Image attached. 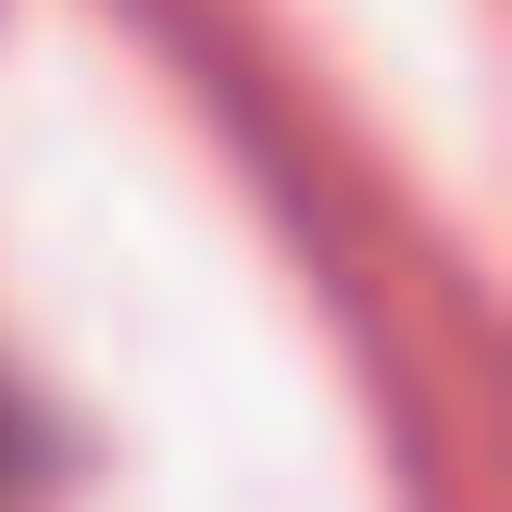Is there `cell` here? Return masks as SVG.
Masks as SVG:
<instances>
[{"instance_id": "1", "label": "cell", "mask_w": 512, "mask_h": 512, "mask_svg": "<svg viewBox=\"0 0 512 512\" xmlns=\"http://www.w3.org/2000/svg\"><path fill=\"white\" fill-rule=\"evenodd\" d=\"M0 475H13V413H0Z\"/></svg>"}]
</instances>
